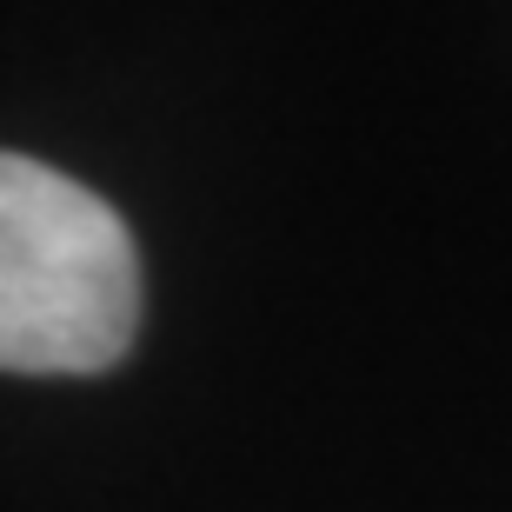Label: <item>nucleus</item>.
Instances as JSON below:
<instances>
[{
  "label": "nucleus",
  "instance_id": "f257e3e1",
  "mask_svg": "<svg viewBox=\"0 0 512 512\" xmlns=\"http://www.w3.org/2000/svg\"><path fill=\"white\" fill-rule=\"evenodd\" d=\"M140 333L133 233L74 173L0 153V373H107Z\"/></svg>",
  "mask_w": 512,
  "mask_h": 512
}]
</instances>
